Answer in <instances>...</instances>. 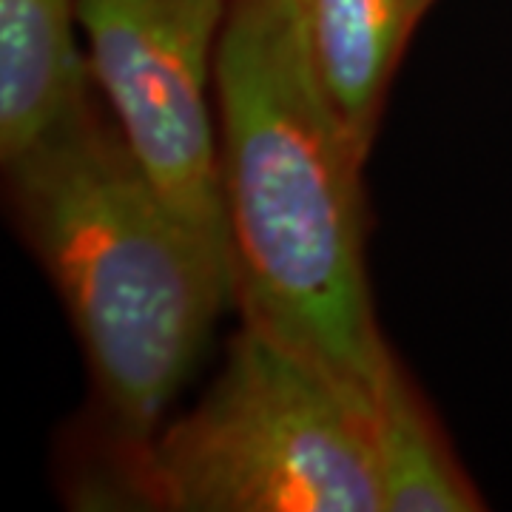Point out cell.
<instances>
[{
    "label": "cell",
    "mask_w": 512,
    "mask_h": 512,
    "mask_svg": "<svg viewBox=\"0 0 512 512\" xmlns=\"http://www.w3.org/2000/svg\"><path fill=\"white\" fill-rule=\"evenodd\" d=\"M3 180L89 370L92 410L72 444H143L234 305L231 254L174 208L103 100L3 163Z\"/></svg>",
    "instance_id": "1"
},
{
    "label": "cell",
    "mask_w": 512,
    "mask_h": 512,
    "mask_svg": "<svg viewBox=\"0 0 512 512\" xmlns=\"http://www.w3.org/2000/svg\"><path fill=\"white\" fill-rule=\"evenodd\" d=\"M234 305L373 399L393 365L367 279V154L313 80L293 0H237L214 72Z\"/></svg>",
    "instance_id": "2"
},
{
    "label": "cell",
    "mask_w": 512,
    "mask_h": 512,
    "mask_svg": "<svg viewBox=\"0 0 512 512\" xmlns=\"http://www.w3.org/2000/svg\"><path fill=\"white\" fill-rule=\"evenodd\" d=\"M63 493L103 512H384L373 399L239 316L220 373L137 447L72 444Z\"/></svg>",
    "instance_id": "3"
},
{
    "label": "cell",
    "mask_w": 512,
    "mask_h": 512,
    "mask_svg": "<svg viewBox=\"0 0 512 512\" xmlns=\"http://www.w3.org/2000/svg\"><path fill=\"white\" fill-rule=\"evenodd\" d=\"M237 0H80L94 89L174 208L231 254L214 72Z\"/></svg>",
    "instance_id": "4"
},
{
    "label": "cell",
    "mask_w": 512,
    "mask_h": 512,
    "mask_svg": "<svg viewBox=\"0 0 512 512\" xmlns=\"http://www.w3.org/2000/svg\"><path fill=\"white\" fill-rule=\"evenodd\" d=\"M94 100L80 0H0V163L69 126Z\"/></svg>",
    "instance_id": "5"
},
{
    "label": "cell",
    "mask_w": 512,
    "mask_h": 512,
    "mask_svg": "<svg viewBox=\"0 0 512 512\" xmlns=\"http://www.w3.org/2000/svg\"><path fill=\"white\" fill-rule=\"evenodd\" d=\"M313 80L370 157L384 100L416 32L407 0H293Z\"/></svg>",
    "instance_id": "6"
},
{
    "label": "cell",
    "mask_w": 512,
    "mask_h": 512,
    "mask_svg": "<svg viewBox=\"0 0 512 512\" xmlns=\"http://www.w3.org/2000/svg\"><path fill=\"white\" fill-rule=\"evenodd\" d=\"M373 444L384 512L484 510V498L399 356L373 393Z\"/></svg>",
    "instance_id": "7"
},
{
    "label": "cell",
    "mask_w": 512,
    "mask_h": 512,
    "mask_svg": "<svg viewBox=\"0 0 512 512\" xmlns=\"http://www.w3.org/2000/svg\"><path fill=\"white\" fill-rule=\"evenodd\" d=\"M433 3H436V0H407V12H410V20H413L416 29H419V23L424 20V15L433 9Z\"/></svg>",
    "instance_id": "8"
}]
</instances>
